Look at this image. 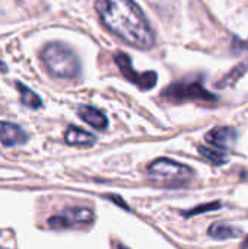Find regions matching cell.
Segmentation results:
<instances>
[{
    "label": "cell",
    "mask_w": 248,
    "mask_h": 249,
    "mask_svg": "<svg viewBox=\"0 0 248 249\" xmlns=\"http://www.w3.org/2000/svg\"><path fill=\"white\" fill-rule=\"evenodd\" d=\"M95 7L104 26L121 41L139 50L153 47V31L136 1L96 0Z\"/></svg>",
    "instance_id": "6da1fadb"
},
{
    "label": "cell",
    "mask_w": 248,
    "mask_h": 249,
    "mask_svg": "<svg viewBox=\"0 0 248 249\" xmlns=\"http://www.w3.org/2000/svg\"><path fill=\"white\" fill-rule=\"evenodd\" d=\"M42 63L48 73L60 79H73L80 73V63L76 54L61 42H50L41 53Z\"/></svg>",
    "instance_id": "7a4b0ae2"
},
{
    "label": "cell",
    "mask_w": 248,
    "mask_h": 249,
    "mask_svg": "<svg viewBox=\"0 0 248 249\" xmlns=\"http://www.w3.org/2000/svg\"><path fill=\"white\" fill-rule=\"evenodd\" d=\"M162 98L171 102H215L218 96L210 93L199 80H183L162 90Z\"/></svg>",
    "instance_id": "3957f363"
},
{
    "label": "cell",
    "mask_w": 248,
    "mask_h": 249,
    "mask_svg": "<svg viewBox=\"0 0 248 249\" xmlns=\"http://www.w3.org/2000/svg\"><path fill=\"white\" fill-rule=\"evenodd\" d=\"M148 174L155 181H162L167 184H186L194 178V171L183 163L174 162L171 159H156L149 165Z\"/></svg>",
    "instance_id": "277c9868"
},
{
    "label": "cell",
    "mask_w": 248,
    "mask_h": 249,
    "mask_svg": "<svg viewBox=\"0 0 248 249\" xmlns=\"http://www.w3.org/2000/svg\"><path fill=\"white\" fill-rule=\"evenodd\" d=\"M95 216L91 209L86 207H72L66 209L61 213L53 216L48 219V226L51 229L60 231V229H73V228H82L89 226L94 222Z\"/></svg>",
    "instance_id": "5b68a950"
},
{
    "label": "cell",
    "mask_w": 248,
    "mask_h": 249,
    "mask_svg": "<svg viewBox=\"0 0 248 249\" xmlns=\"http://www.w3.org/2000/svg\"><path fill=\"white\" fill-rule=\"evenodd\" d=\"M114 60H115L118 69L121 70V73L124 74V77L127 80H130L133 85H136L137 88L148 90V89H151V88H153L156 85V80H158L156 73L155 71H146V73L136 71L133 69V64H132V61H130L127 54L118 51V53H115Z\"/></svg>",
    "instance_id": "8992f818"
},
{
    "label": "cell",
    "mask_w": 248,
    "mask_h": 249,
    "mask_svg": "<svg viewBox=\"0 0 248 249\" xmlns=\"http://www.w3.org/2000/svg\"><path fill=\"white\" fill-rule=\"evenodd\" d=\"M237 140V131L232 127H216L206 134V142L218 149H232Z\"/></svg>",
    "instance_id": "52a82bcc"
},
{
    "label": "cell",
    "mask_w": 248,
    "mask_h": 249,
    "mask_svg": "<svg viewBox=\"0 0 248 249\" xmlns=\"http://www.w3.org/2000/svg\"><path fill=\"white\" fill-rule=\"evenodd\" d=\"M28 142V134L16 124L0 121V143L3 146H20Z\"/></svg>",
    "instance_id": "ba28073f"
},
{
    "label": "cell",
    "mask_w": 248,
    "mask_h": 249,
    "mask_svg": "<svg viewBox=\"0 0 248 249\" xmlns=\"http://www.w3.org/2000/svg\"><path fill=\"white\" fill-rule=\"evenodd\" d=\"M77 114H79V117H80L85 123H88L89 125H92V127L96 128V130H105L107 125H108L107 117H105L101 111H98V109H95V108H92V107L83 105V107L79 108Z\"/></svg>",
    "instance_id": "9c48e42d"
},
{
    "label": "cell",
    "mask_w": 248,
    "mask_h": 249,
    "mask_svg": "<svg viewBox=\"0 0 248 249\" xmlns=\"http://www.w3.org/2000/svg\"><path fill=\"white\" fill-rule=\"evenodd\" d=\"M64 139H66V143L70 146H86L88 147V146L95 144V142H96V137L94 134H91L79 127H73V125L67 128Z\"/></svg>",
    "instance_id": "30bf717a"
},
{
    "label": "cell",
    "mask_w": 248,
    "mask_h": 249,
    "mask_svg": "<svg viewBox=\"0 0 248 249\" xmlns=\"http://www.w3.org/2000/svg\"><path fill=\"white\" fill-rule=\"evenodd\" d=\"M209 236L213 239H235L238 236H241L243 231L232 226V225H227V223H215L209 228L208 231Z\"/></svg>",
    "instance_id": "8fae6325"
},
{
    "label": "cell",
    "mask_w": 248,
    "mask_h": 249,
    "mask_svg": "<svg viewBox=\"0 0 248 249\" xmlns=\"http://www.w3.org/2000/svg\"><path fill=\"white\" fill-rule=\"evenodd\" d=\"M16 88H18V90L20 92V101H22L23 105H26V107H29V108H32V109H38V108L42 107L41 98H39L35 92H32L31 89H28L23 83L16 82Z\"/></svg>",
    "instance_id": "7c38bea8"
},
{
    "label": "cell",
    "mask_w": 248,
    "mask_h": 249,
    "mask_svg": "<svg viewBox=\"0 0 248 249\" xmlns=\"http://www.w3.org/2000/svg\"><path fill=\"white\" fill-rule=\"evenodd\" d=\"M152 9H155L162 18H171L175 15L178 7V0H146Z\"/></svg>",
    "instance_id": "4fadbf2b"
},
{
    "label": "cell",
    "mask_w": 248,
    "mask_h": 249,
    "mask_svg": "<svg viewBox=\"0 0 248 249\" xmlns=\"http://www.w3.org/2000/svg\"><path fill=\"white\" fill-rule=\"evenodd\" d=\"M199 152H200V155L205 159H208L213 165H224L228 160V158L224 153V150L218 149L215 146H199Z\"/></svg>",
    "instance_id": "5bb4252c"
},
{
    "label": "cell",
    "mask_w": 248,
    "mask_h": 249,
    "mask_svg": "<svg viewBox=\"0 0 248 249\" xmlns=\"http://www.w3.org/2000/svg\"><path fill=\"white\" fill-rule=\"evenodd\" d=\"M219 207H221V204H208V206H205V207H197V209L189 212L186 216H194V214H197V213H203L205 210H215V209H219Z\"/></svg>",
    "instance_id": "9a60e30c"
},
{
    "label": "cell",
    "mask_w": 248,
    "mask_h": 249,
    "mask_svg": "<svg viewBox=\"0 0 248 249\" xmlns=\"http://www.w3.org/2000/svg\"><path fill=\"white\" fill-rule=\"evenodd\" d=\"M0 71H1V73H6V71H7V67H6V64H4L1 60H0Z\"/></svg>",
    "instance_id": "2e32d148"
},
{
    "label": "cell",
    "mask_w": 248,
    "mask_h": 249,
    "mask_svg": "<svg viewBox=\"0 0 248 249\" xmlns=\"http://www.w3.org/2000/svg\"><path fill=\"white\" fill-rule=\"evenodd\" d=\"M241 247H243V248H248V238L241 244Z\"/></svg>",
    "instance_id": "e0dca14e"
}]
</instances>
